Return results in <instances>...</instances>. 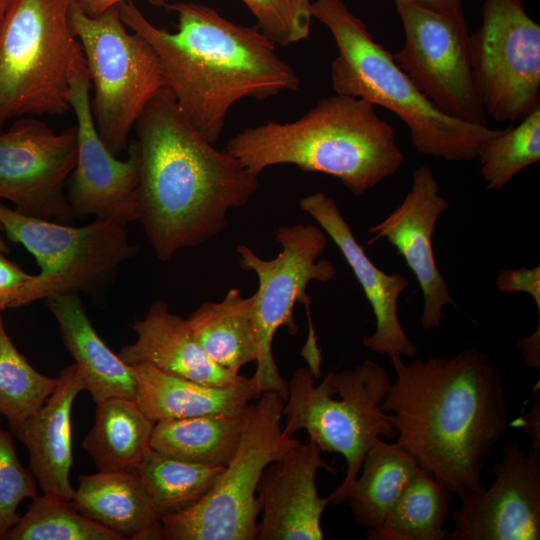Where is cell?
<instances>
[{
  "instance_id": "obj_14",
  "label": "cell",
  "mask_w": 540,
  "mask_h": 540,
  "mask_svg": "<svg viewBox=\"0 0 540 540\" xmlns=\"http://www.w3.org/2000/svg\"><path fill=\"white\" fill-rule=\"evenodd\" d=\"M77 156L75 126L60 133L35 116L0 131V198L20 213L71 225L64 186Z\"/></svg>"
},
{
  "instance_id": "obj_22",
  "label": "cell",
  "mask_w": 540,
  "mask_h": 540,
  "mask_svg": "<svg viewBox=\"0 0 540 540\" xmlns=\"http://www.w3.org/2000/svg\"><path fill=\"white\" fill-rule=\"evenodd\" d=\"M137 385L136 401L153 421L211 414L243 415L260 392L254 376L214 386L160 371L146 363L129 366Z\"/></svg>"
},
{
  "instance_id": "obj_39",
  "label": "cell",
  "mask_w": 540,
  "mask_h": 540,
  "mask_svg": "<svg viewBox=\"0 0 540 540\" xmlns=\"http://www.w3.org/2000/svg\"><path fill=\"white\" fill-rule=\"evenodd\" d=\"M524 362L527 366L540 368V318H538L537 329L530 336L522 338L518 342Z\"/></svg>"
},
{
  "instance_id": "obj_9",
  "label": "cell",
  "mask_w": 540,
  "mask_h": 540,
  "mask_svg": "<svg viewBox=\"0 0 540 540\" xmlns=\"http://www.w3.org/2000/svg\"><path fill=\"white\" fill-rule=\"evenodd\" d=\"M68 20L88 69L97 131L118 156L148 101L165 86L160 61L141 35L128 31L118 5L90 17L74 1Z\"/></svg>"
},
{
  "instance_id": "obj_43",
  "label": "cell",
  "mask_w": 540,
  "mask_h": 540,
  "mask_svg": "<svg viewBox=\"0 0 540 540\" xmlns=\"http://www.w3.org/2000/svg\"><path fill=\"white\" fill-rule=\"evenodd\" d=\"M2 226L0 224V250H2L3 252H6L7 251V246L4 242V240L2 239V236H1V231H2Z\"/></svg>"
},
{
  "instance_id": "obj_16",
  "label": "cell",
  "mask_w": 540,
  "mask_h": 540,
  "mask_svg": "<svg viewBox=\"0 0 540 540\" xmlns=\"http://www.w3.org/2000/svg\"><path fill=\"white\" fill-rule=\"evenodd\" d=\"M494 481L461 497L448 540L540 539V449L517 443L502 447Z\"/></svg>"
},
{
  "instance_id": "obj_38",
  "label": "cell",
  "mask_w": 540,
  "mask_h": 540,
  "mask_svg": "<svg viewBox=\"0 0 540 540\" xmlns=\"http://www.w3.org/2000/svg\"><path fill=\"white\" fill-rule=\"evenodd\" d=\"M534 391V403L531 410L520 416L513 424L525 429L531 440V446L540 449V393L537 385Z\"/></svg>"
},
{
  "instance_id": "obj_6",
  "label": "cell",
  "mask_w": 540,
  "mask_h": 540,
  "mask_svg": "<svg viewBox=\"0 0 540 540\" xmlns=\"http://www.w3.org/2000/svg\"><path fill=\"white\" fill-rule=\"evenodd\" d=\"M339 398L334 397L327 376L315 385L309 367H298L288 382V395L282 416V429L293 436L304 429L322 452L338 453L347 464L341 484L328 495L330 504L346 502L347 494L358 473L364 456L378 439H396L397 432L389 414L381 408L391 380L378 363L366 359L358 366L341 371H329Z\"/></svg>"
},
{
  "instance_id": "obj_20",
  "label": "cell",
  "mask_w": 540,
  "mask_h": 540,
  "mask_svg": "<svg viewBox=\"0 0 540 540\" xmlns=\"http://www.w3.org/2000/svg\"><path fill=\"white\" fill-rule=\"evenodd\" d=\"M58 379L45 403L11 431L27 448L29 469L44 494L71 501V411L76 396L86 387L75 363L62 369Z\"/></svg>"
},
{
  "instance_id": "obj_37",
  "label": "cell",
  "mask_w": 540,
  "mask_h": 540,
  "mask_svg": "<svg viewBox=\"0 0 540 540\" xmlns=\"http://www.w3.org/2000/svg\"><path fill=\"white\" fill-rule=\"evenodd\" d=\"M18 265L8 260L0 250V309L3 311L10 308L20 288L32 279Z\"/></svg>"
},
{
  "instance_id": "obj_26",
  "label": "cell",
  "mask_w": 540,
  "mask_h": 540,
  "mask_svg": "<svg viewBox=\"0 0 540 540\" xmlns=\"http://www.w3.org/2000/svg\"><path fill=\"white\" fill-rule=\"evenodd\" d=\"M136 400L111 397L96 403L95 422L83 440L98 471L137 472L151 448L155 425Z\"/></svg>"
},
{
  "instance_id": "obj_7",
  "label": "cell",
  "mask_w": 540,
  "mask_h": 540,
  "mask_svg": "<svg viewBox=\"0 0 540 540\" xmlns=\"http://www.w3.org/2000/svg\"><path fill=\"white\" fill-rule=\"evenodd\" d=\"M75 0H15L0 25V131L20 117L71 109L70 75L83 56L68 13Z\"/></svg>"
},
{
  "instance_id": "obj_8",
  "label": "cell",
  "mask_w": 540,
  "mask_h": 540,
  "mask_svg": "<svg viewBox=\"0 0 540 540\" xmlns=\"http://www.w3.org/2000/svg\"><path fill=\"white\" fill-rule=\"evenodd\" d=\"M284 399L260 394L244 412L238 447L212 489L195 505L162 517L167 540H256L260 504L257 487L264 469L300 441L281 427Z\"/></svg>"
},
{
  "instance_id": "obj_34",
  "label": "cell",
  "mask_w": 540,
  "mask_h": 540,
  "mask_svg": "<svg viewBox=\"0 0 540 540\" xmlns=\"http://www.w3.org/2000/svg\"><path fill=\"white\" fill-rule=\"evenodd\" d=\"M255 16L261 32L287 46L308 39L311 0H241Z\"/></svg>"
},
{
  "instance_id": "obj_23",
  "label": "cell",
  "mask_w": 540,
  "mask_h": 540,
  "mask_svg": "<svg viewBox=\"0 0 540 540\" xmlns=\"http://www.w3.org/2000/svg\"><path fill=\"white\" fill-rule=\"evenodd\" d=\"M71 502L82 515L124 540L163 539L161 517L137 472L81 475Z\"/></svg>"
},
{
  "instance_id": "obj_41",
  "label": "cell",
  "mask_w": 540,
  "mask_h": 540,
  "mask_svg": "<svg viewBox=\"0 0 540 540\" xmlns=\"http://www.w3.org/2000/svg\"><path fill=\"white\" fill-rule=\"evenodd\" d=\"M394 3L406 2L433 10L449 13H460L463 0H392Z\"/></svg>"
},
{
  "instance_id": "obj_5",
  "label": "cell",
  "mask_w": 540,
  "mask_h": 540,
  "mask_svg": "<svg viewBox=\"0 0 540 540\" xmlns=\"http://www.w3.org/2000/svg\"><path fill=\"white\" fill-rule=\"evenodd\" d=\"M311 15L330 30L336 43L338 53L330 68L336 94L361 98L394 113L409 129L418 152L452 162L472 160L501 131L438 109L341 0H314Z\"/></svg>"
},
{
  "instance_id": "obj_44",
  "label": "cell",
  "mask_w": 540,
  "mask_h": 540,
  "mask_svg": "<svg viewBox=\"0 0 540 540\" xmlns=\"http://www.w3.org/2000/svg\"><path fill=\"white\" fill-rule=\"evenodd\" d=\"M522 1V0H521Z\"/></svg>"
},
{
  "instance_id": "obj_12",
  "label": "cell",
  "mask_w": 540,
  "mask_h": 540,
  "mask_svg": "<svg viewBox=\"0 0 540 540\" xmlns=\"http://www.w3.org/2000/svg\"><path fill=\"white\" fill-rule=\"evenodd\" d=\"M521 0H484L470 35L471 63L486 116L517 122L540 106V26Z\"/></svg>"
},
{
  "instance_id": "obj_35",
  "label": "cell",
  "mask_w": 540,
  "mask_h": 540,
  "mask_svg": "<svg viewBox=\"0 0 540 540\" xmlns=\"http://www.w3.org/2000/svg\"><path fill=\"white\" fill-rule=\"evenodd\" d=\"M37 497L34 475L20 462L11 435L0 428V540L18 521L21 502Z\"/></svg>"
},
{
  "instance_id": "obj_10",
  "label": "cell",
  "mask_w": 540,
  "mask_h": 540,
  "mask_svg": "<svg viewBox=\"0 0 540 540\" xmlns=\"http://www.w3.org/2000/svg\"><path fill=\"white\" fill-rule=\"evenodd\" d=\"M275 240L282 250L270 260L263 259L246 245H238L239 264L258 278V289L252 295L255 338L258 349L254 378L260 394L278 393L284 401L288 383L282 378L275 363L272 342L276 331L285 326L290 335H296L294 321L296 303L304 304L309 317V337L306 348L318 349L310 316L311 299L306 288L311 281L329 282L336 276L334 264L320 259L326 249L327 234L319 226L295 224L280 226L274 231Z\"/></svg>"
},
{
  "instance_id": "obj_24",
  "label": "cell",
  "mask_w": 540,
  "mask_h": 540,
  "mask_svg": "<svg viewBox=\"0 0 540 540\" xmlns=\"http://www.w3.org/2000/svg\"><path fill=\"white\" fill-rule=\"evenodd\" d=\"M47 300L94 402L111 397L136 400L137 385L129 366L97 334L79 295L62 294Z\"/></svg>"
},
{
  "instance_id": "obj_25",
  "label": "cell",
  "mask_w": 540,
  "mask_h": 540,
  "mask_svg": "<svg viewBox=\"0 0 540 540\" xmlns=\"http://www.w3.org/2000/svg\"><path fill=\"white\" fill-rule=\"evenodd\" d=\"M252 296L230 289L219 302H204L186 319L189 332L205 354L217 365L240 371L256 363Z\"/></svg>"
},
{
  "instance_id": "obj_33",
  "label": "cell",
  "mask_w": 540,
  "mask_h": 540,
  "mask_svg": "<svg viewBox=\"0 0 540 540\" xmlns=\"http://www.w3.org/2000/svg\"><path fill=\"white\" fill-rule=\"evenodd\" d=\"M501 129L478 155L486 189L504 188L518 173L540 160V106Z\"/></svg>"
},
{
  "instance_id": "obj_13",
  "label": "cell",
  "mask_w": 540,
  "mask_h": 540,
  "mask_svg": "<svg viewBox=\"0 0 540 540\" xmlns=\"http://www.w3.org/2000/svg\"><path fill=\"white\" fill-rule=\"evenodd\" d=\"M403 25V47L392 56L419 91L445 114L487 125L472 70L464 12L449 13L395 3Z\"/></svg>"
},
{
  "instance_id": "obj_19",
  "label": "cell",
  "mask_w": 540,
  "mask_h": 540,
  "mask_svg": "<svg viewBox=\"0 0 540 540\" xmlns=\"http://www.w3.org/2000/svg\"><path fill=\"white\" fill-rule=\"evenodd\" d=\"M299 206L341 251L372 307L375 331L364 336L362 344L379 355L416 357L417 348L403 330L398 316V299L408 286L406 277L388 274L369 259L332 198L315 192L302 198Z\"/></svg>"
},
{
  "instance_id": "obj_27",
  "label": "cell",
  "mask_w": 540,
  "mask_h": 540,
  "mask_svg": "<svg viewBox=\"0 0 540 540\" xmlns=\"http://www.w3.org/2000/svg\"><path fill=\"white\" fill-rule=\"evenodd\" d=\"M419 466L398 443L378 438L347 494L356 523L367 530L379 529Z\"/></svg>"
},
{
  "instance_id": "obj_1",
  "label": "cell",
  "mask_w": 540,
  "mask_h": 540,
  "mask_svg": "<svg viewBox=\"0 0 540 540\" xmlns=\"http://www.w3.org/2000/svg\"><path fill=\"white\" fill-rule=\"evenodd\" d=\"M396 379L381 408L397 432L396 443L459 498L481 483L485 458L506 426L496 363L484 351L452 357L390 356Z\"/></svg>"
},
{
  "instance_id": "obj_3",
  "label": "cell",
  "mask_w": 540,
  "mask_h": 540,
  "mask_svg": "<svg viewBox=\"0 0 540 540\" xmlns=\"http://www.w3.org/2000/svg\"><path fill=\"white\" fill-rule=\"evenodd\" d=\"M118 6L124 24L155 51L181 111L210 143L218 140L228 111L240 99L264 100L300 85L272 40L209 6L164 4L177 16L176 32L156 27L131 2Z\"/></svg>"
},
{
  "instance_id": "obj_28",
  "label": "cell",
  "mask_w": 540,
  "mask_h": 540,
  "mask_svg": "<svg viewBox=\"0 0 540 540\" xmlns=\"http://www.w3.org/2000/svg\"><path fill=\"white\" fill-rule=\"evenodd\" d=\"M243 427L244 414L160 420L154 425L150 446L180 460L226 466L238 447Z\"/></svg>"
},
{
  "instance_id": "obj_32",
  "label": "cell",
  "mask_w": 540,
  "mask_h": 540,
  "mask_svg": "<svg viewBox=\"0 0 540 540\" xmlns=\"http://www.w3.org/2000/svg\"><path fill=\"white\" fill-rule=\"evenodd\" d=\"M8 540H124L82 515L71 501L43 494L10 529Z\"/></svg>"
},
{
  "instance_id": "obj_36",
  "label": "cell",
  "mask_w": 540,
  "mask_h": 540,
  "mask_svg": "<svg viewBox=\"0 0 540 540\" xmlns=\"http://www.w3.org/2000/svg\"><path fill=\"white\" fill-rule=\"evenodd\" d=\"M496 286L499 291L507 294L523 292L530 295L537 305L538 317H540V267L538 265L531 269L502 270L496 278Z\"/></svg>"
},
{
  "instance_id": "obj_4",
  "label": "cell",
  "mask_w": 540,
  "mask_h": 540,
  "mask_svg": "<svg viewBox=\"0 0 540 540\" xmlns=\"http://www.w3.org/2000/svg\"><path fill=\"white\" fill-rule=\"evenodd\" d=\"M226 151L257 176L267 167L291 164L339 179L356 197L404 161L394 129L375 106L341 94L320 99L293 122L247 128L227 142Z\"/></svg>"
},
{
  "instance_id": "obj_31",
  "label": "cell",
  "mask_w": 540,
  "mask_h": 540,
  "mask_svg": "<svg viewBox=\"0 0 540 540\" xmlns=\"http://www.w3.org/2000/svg\"><path fill=\"white\" fill-rule=\"evenodd\" d=\"M59 379L39 373L6 332L0 309V414L10 428L35 413L55 391Z\"/></svg>"
},
{
  "instance_id": "obj_21",
  "label": "cell",
  "mask_w": 540,
  "mask_h": 540,
  "mask_svg": "<svg viewBox=\"0 0 540 540\" xmlns=\"http://www.w3.org/2000/svg\"><path fill=\"white\" fill-rule=\"evenodd\" d=\"M132 329L136 341L118 353L128 366L146 363L165 373L214 386L231 384L240 376L239 371L214 363L191 336L186 319L171 313L164 301H155Z\"/></svg>"
},
{
  "instance_id": "obj_2",
  "label": "cell",
  "mask_w": 540,
  "mask_h": 540,
  "mask_svg": "<svg viewBox=\"0 0 540 540\" xmlns=\"http://www.w3.org/2000/svg\"><path fill=\"white\" fill-rule=\"evenodd\" d=\"M135 128L137 220L161 261L219 234L228 212L256 192L258 176L229 152L214 148L166 86L148 101Z\"/></svg>"
},
{
  "instance_id": "obj_29",
  "label": "cell",
  "mask_w": 540,
  "mask_h": 540,
  "mask_svg": "<svg viewBox=\"0 0 540 540\" xmlns=\"http://www.w3.org/2000/svg\"><path fill=\"white\" fill-rule=\"evenodd\" d=\"M452 492L434 475L419 466L393 505L383 525L367 530L373 540L446 539V521Z\"/></svg>"
},
{
  "instance_id": "obj_40",
  "label": "cell",
  "mask_w": 540,
  "mask_h": 540,
  "mask_svg": "<svg viewBox=\"0 0 540 540\" xmlns=\"http://www.w3.org/2000/svg\"><path fill=\"white\" fill-rule=\"evenodd\" d=\"M128 0H75L79 8L88 16L96 17L111 7L117 6ZM151 4L164 6L166 0H148Z\"/></svg>"
},
{
  "instance_id": "obj_15",
  "label": "cell",
  "mask_w": 540,
  "mask_h": 540,
  "mask_svg": "<svg viewBox=\"0 0 540 540\" xmlns=\"http://www.w3.org/2000/svg\"><path fill=\"white\" fill-rule=\"evenodd\" d=\"M69 104L76 119L77 156L66 197L74 217L94 215L126 224L137 220L139 146L136 139L129 141L127 159L119 160L102 141L91 109L84 55L70 75Z\"/></svg>"
},
{
  "instance_id": "obj_11",
  "label": "cell",
  "mask_w": 540,
  "mask_h": 540,
  "mask_svg": "<svg viewBox=\"0 0 540 540\" xmlns=\"http://www.w3.org/2000/svg\"><path fill=\"white\" fill-rule=\"evenodd\" d=\"M0 224L7 237L22 244L40 267V273L17 292L10 308L91 290L137 251L128 241L127 224L110 219L73 227L27 216L0 203Z\"/></svg>"
},
{
  "instance_id": "obj_30",
  "label": "cell",
  "mask_w": 540,
  "mask_h": 540,
  "mask_svg": "<svg viewBox=\"0 0 540 540\" xmlns=\"http://www.w3.org/2000/svg\"><path fill=\"white\" fill-rule=\"evenodd\" d=\"M224 467L180 460L150 448L137 473L162 518L199 502L215 485Z\"/></svg>"
},
{
  "instance_id": "obj_42",
  "label": "cell",
  "mask_w": 540,
  "mask_h": 540,
  "mask_svg": "<svg viewBox=\"0 0 540 540\" xmlns=\"http://www.w3.org/2000/svg\"><path fill=\"white\" fill-rule=\"evenodd\" d=\"M15 0H0V25Z\"/></svg>"
},
{
  "instance_id": "obj_18",
  "label": "cell",
  "mask_w": 540,
  "mask_h": 540,
  "mask_svg": "<svg viewBox=\"0 0 540 540\" xmlns=\"http://www.w3.org/2000/svg\"><path fill=\"white\" fill-rule=\"evenodd\" d=\"M319 469L335 473L311 440L301 442L263 471L257 487L259 540H322L321 518L330 504L316 486Z\"/></svg>"
},
{
  "instance_id": "obj_17",
  "label": "cell",
  "mask_w": 540,
  "mask_h": 540,
  "mask_svg": "<svg viewBox=\"0 0 540 540\" xmlns=\"http://www.w3.org/2000/svg\"><path fill=\"white\" fill-rule=\"evenodd\" d=\"M449 202L439 194L433 171L427 166L414 170L412 186L401 204L383 221L368 229L373 244L381 238L391 243L416 277L423 296L420 322L424 330L440 328L446 319L444 307H457L434 257L433 233Z\"/></svg>"
}]
</instances>
